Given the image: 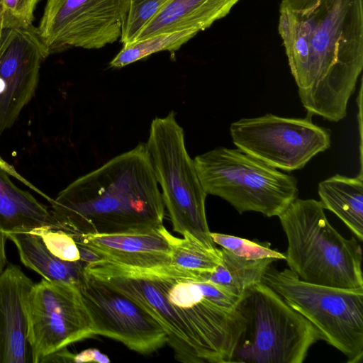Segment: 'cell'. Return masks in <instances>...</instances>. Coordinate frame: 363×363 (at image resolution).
Here are the masks:
<instances>
[{
  "mask_svg": "<svg viewBox=\"0 0 363 363\" xmlns=\"http://www.w3.org/2000/svg\"><path fill=\"white\" fill-rule=\"evenodd\" d=\"M279 33L308 116H347L363 68V0H282Z\"/></svg>",
  "mask_w": 363,
  "mask_h": 363,
  "instance_id": "obj_1",
  "label": "cell"
},
{
  "mask_svg": "<svg viewBox=\"0 0 363 363\" xmlns=\"http://www.w3.org/2000/svg\"><path fill=\"white\" fill-rule=\"evenodd\" d=\"M145 143L77 178L50 199L57 225L77 234H111L163 225L164 204Z\"/></svg>",
  "mask_w": 363,
  "mask_h": 363,
  "instance_id": "obj_2",
  "label": "cell"
},
{
  "mask_svg": "<svg viewBox=\"0 0 363 363\" xmlns=\"http://www.w3.org/2000/svg\"><path fill=\"white\" fill-rule=\"evenodd\" d=\"M278 217L288 243L285 260L298 279L333 287H363L361 245L330 225L320 201L296 198Z\"/></svg>",
  "mask_w": 363,
  "mask_h": 363,
  "instance_id": "obj_3",
  "label": "cell"
},
{
  "mask_svg": "<svg viewBox=\"0 0 363 363\" xmlns=\"http://www.w3.org/2000/svg\"><path fill=\"white\" fill-rule=\"evenodd\" d=\"M244 328L230 363H302L321 333L263 282L238 303Z\"/></svg>",
  "mask_w": 363,
  "mask_h": 363,
  "instance_id": "obj_4",
  "label": "cell"
},
{
  "mask_svg": "<svg viewBox=\"0 0 363 363\" xmlns=\"http://www.w3.org/2000/svg\"><path fill=\"white\" fill-rule=\"evenodd\" d=\"M169 303L188 323L205 362L230 363L244 328L241 298L207 281L208 274L170 264L155 266Z\"/></svg>",
  "mask_w": 363,
  "mask_h": 363,
  "instance_id": "obj_5",
  "label": "cell"
},
{
  "mask_svg": "<svg viewBox=\"0 0 363 363\" xmlns=\"http://www.w3.org/2000/svg\"><path fill=\"white\" fill-rule=\"evenodd\" d=\"M208 194L228 202L239 213L279 216L298 198L296 179L241 151L218 147L194 159Z\"/></svg>",
  "mask_w": 363,
  "mask_h": 363,
  "instance_id": "obj_6",
  "label": "cell"
},
{
  "mask_svg": "<svg viewBox=\"0 0 363 363\" xmlns=\"http://www.w3.org/2000/svg\"><path fill=\"white\" fill-rule=\"evenodd\" d=\"M174 111L155 118L145 143L164 207L174 231L189 234L206 248L216 247L211 237L205 208L207 194L187 152L184 132Z\"/></svg>",
  "mask_w": 363,
  "mask_h": 363,
  "instance_id": "obj_7",
  "label": "cell"
},
{
  "mask_svg": "<svg viewBox=\"0 0 363 363\" xmlns=\"http://www.w3.org/2000/svg\"><path fill=\"white\" fill-rule=\"evenodd\" d=\"M262 282L310 321L324 340L340 351L348 363L363 357V287L345 289L314 284L298 279L290 269L271 267Z\"/></svg>",
  "mask_w": 363,
  "mask_h": 363,
  "instance_id": "obj_8",
  "label": "cell"
},
{
  "mask_svg": "<svg viewBox=\"0 0 363 363\" xmlns=\"http://www.w3.org/2000/svg\"><path fill=\"white\" fill-rule=\"evenodd\" d=\"M311 116L286 118L267 113L231 123L230 134L238 149L277 169H302L330 147V130Z\"/></svg>",
  "mask_w": 363,
  "mask_h": 363,
  "instance_id": "obj_9",
  "label": "cell"
},
{
  "mask_svg": "<svg viewBox=\"0 0 363 363\" xmlns=\"http://www.w3.org/2000/svg\"><path fill=\"white\" fill-rule=\"evenodd\" d=\"M31 363L94 335L93 325L77 286L42 279L25 299Z\"/></svg>",
  "mask_w": 363,
  "mask_h": 363,
  "instance_id": "obj_10",
  "label": "cell"
},
{
  "mask_svg": "<svg viewBox=\"0 0 363 363\" xmlns=\"http://www.w3.org/2000/svg\"><path fill=\"white\" fill-rule=\"evenodd\" d=\"M132 0H47L37 31L49 54L120 40Z\"/></svg>",
  "mask_w": 363,
  "mask_h": 363,
  "instance_id": "obj_11",
  "label": "cell"
},
{
  "mask_svg": "<svg viewBox=\"0 0 363 363\" xmlns=\"http://www.w3.org/2000/svg\"><path fill=\"white\" fill-rule=\"evenodd\" d=\"M86 274L124 294L146 310L164 328L175 359L205 362L194 330L169 303L155 267H142L108 260L86 264Z\"/></svg>",
  "mask_w": 363,
  "mask_h": 363,
  "instance_id": "obj_12",
  "label": "cell"
},
{
  "mask_svg": "<svg viewBox=\"0 0 363 363\" xmlns=\"http://www.w3.org/2000/svg\"><path fill=\"white\" fill-rule=\"evenodd\" d=\"M79 289L94 335L113 339L143 354L167 343V334L160 323L124 294L85 272Z\"/></svg>",
  "mask_w": 363,
  "mask_h": 363,
  "instance_id": "obj_13",
  "label": "cell"
},
{
  "mask_svg": "<svg viewBox=\"0 0 363 363\" xmlns=\"http://www.w3.org/2000/svg\"><path fill=\"white\" fill-rule=\"evenodd\" d=\"M36 28L0 21V136L34 96L49 55Z\"/></svg>",
  "mask_w": 363,
  "mask_h": 363,
  "instance_id": "obj_14",
  "label": "cell"
},
{
  "mask_svg": "<svg viewBox=\"0 0 363 363\" xmlns=\"http://www.w3.org/2000/svg\"><path fill=\"white\" fill-rule=\"evenodd\" d=\"M69 233L77 242L94 250L101 260L142 267L170 263L172 235L163 225L111 234Z\"/></svg>",
  "mask_w": 363,
  "mask_h": 363,
  "instance_id": "obj_15",
  "label": "cell"
},
{
  "mask_svg": "<svg viewBox=\"0 0 363 363\" xmlns=\"http://www.w3.org/2000/svg\"><path fill=\"white\" fill-rule=\"evenodd\" d=\"M33 284L13 264L0 276V363H31L25 299Z\"/></svg>",
  "mask_w": 363,
  "mask_h": 363,
  "instance_id": "obj_16",
  "label": "cell"
},
{
  "mask_svg": "<svg viewBox=\"0 0 363 363\" xmlns=\"http://www.w3.org/2000/svg\"><path fill=\"white\" fill-rule=\"evenodd\" d=\"M239 1L170 0L145 23L134 42L184 30L199 33L227 16Z\"/></svg>",
  "mask_w": 363,
  "mask_h": 363,
  "instance_id": "obj_17",
  "label": "cell"
},
{
  "mask_svg": "<svg viewBox=\"0 0 363 363\" xmlns=\"http://www.w3.org/2000/svg\"><path fill=\"white\" fill-rule=\"evenodd\" d=\"M0 158V230L30 231L57 223L50 210L28 191L16 186Z\"/></svg>",
  "mask_w": 363,
  "mask_h": 363,
  "instance_id": "obj_18",
  "label": "cell"
},
{
  "mask_svg": "<svg viewBox=\"0 0 363 363\" xmlns=\"http://www.w3.org/2000/svg\"><path fill=\"white\" fill-rule=\"evenodd\" d=\"M5 234L16 246L21 262L43 279L66 282L78 287L82 283L86 263L59 259L47 249L38 235L30 231Z\"/></svg>",
  "mask_w": 363,
  "mask_h": 363,
  "instance_id": "obj_19",
  "label": "cell"
},
{
  "mask_svg": "<svg viewBox=\"0 0 363 363\" xmlns=\"http://www.w3.org/2000/svg\"><path fill=\"white\" fill-rule=\"evenodd\" d=\"M324 208L335 213L360 242L363 239V174L354 177L335 174L318 184Z\"/></svg>",
  "mask_w": 363,
  "mask_h": 363,
  "instance_id": "obj_20",
  "label": "cell"
},
{
  "mask_svg": "<svg viewBox=\"0 0 363 363\" xmlns=\"http://www.w3.org/2000/svg\"><path fill=\"white\" fill-rule=\"evenodd\" d=\"M220 250L221 262L213 272L208 274L207 281L240 298L250 287L262 282L265 272L275 261L272 258L247 259L224 248Z\"/></svg>",
  "mask_w": 363,
  "mask_h": 363,
  "instance_id": "obj_21",
  "label": "cell"
},
{
  "mask_svg": "<svg viewBox=\"0 0 363 363\" xmlns=\"http://www.w3.org/2000/svg\"><path fill=\"white\" fill-rule=\"evenodd\" d=\"M197 33L199 32L194 30L164 33L123 45L121 51L110 62V66L122 68L156 52L176 51Z\"/></svg>",
  "mask_w": 363,
  "mask_h": 363,
  "instance_id": "obj_22",
  "label": "cell"
},
{
  "mask_svg": "<svg viewBox=\"0 0 363 363\" xmlns=\"http://www.w3.org/2000/svg\"><path fill=\"white\" fill-rule=\"evenodd\" d=\"M182 236L171 237L169 264L199 273L213 272L221 262V250L208 249L189 234Z\"/></svg>",
  "mask_w": 363,
  "mask_h": 363,
  "instance_id": "obj_23",
  "label": "cell"
},
{
  "mask_svg": "<svg viewBox=\"0 0 363 363\" xmlns=\"http://www.w3.org/2000/svg\"><path fill=\"white\" fill-rule=\"evenodd\" d=\"M213 242L234 255L247 259H262L272 258L275 260L285 259L284 254L270 247L267 242H256L233 235L211 233Z\"/></svg>",
  "mask_w": 363,
  "mask_h": 363,
  "instance_id": "obj_24",
  "label": "cell"
},
{
  "mask_svg": "<svg viewBox=\"0 0 363 363\" xmlns=\"http://www.w3.org/2000/svg\"><path fill=\"white\" fill-rule=\"evenodd\" d=\"M30 232L38 235L47 249L59 259L69 262L81 261L75 240L57 223L38 228Z\"/></svg>",
  "mask_w": 363,
  "mask_h": 363,
  "instance_id": "obj_25",
  "label": "cell"
},
{
  "mask_svg": "<svg viewBox=\"0 0 363 363\" xmlns=\"http://www.w3.org/2000/svg\"><path fill=\"white\" fill-rule=\"evenodd\" d=\"M170 0H132L121 37L123 45L135 41L145 23Z\"/></svg>",
  "mask_w": 363,
  "mask_h": 363,
  "instance_id": "obj_26",
  "label": "cell"
},
{
  "mask_svg": "<svg viewBox=\"0 0 363 363\" xmlns=\"http://www.w3.org/2000/svg\"><path fill=\"white\" fill-rule=\"evenodd\" d=\"M40 0H1L0 21L13 26L32 25L34 12Z\"/></svg>",
  "mask_w": 363,
  "mask_h": 363,
  "instance_id": "obj_27",
  "label": "cell"
},
{
  "mask_svg": "<svg viewBox=\"0 0 363 363\" xmlns=\"http://www.w3.org/2000/svg\"><path fill=\"white\" fill-rule=\"evenodd\" d=\"M7 240L6 234L0 230V276L9 264L6 251V243Z\"/></svg>",
  "mask_w": 363,
  "mask_h": 363,
  "instance_id": "obj_28",
  "label": "cell"
},
{
  "mask_svg": "<svg viewBox=\"0 0 363 363\" xmlns=\"http://www.w3.org/2000/svg\"><path fill=\"white\" fill-rule=\"evenodd\" d=\"M1 12H2L1 0H0V18L1 16Z\"/></svg>",
  "mask_w": 363,
  "mask_h": 363,
  "instance_id": "obj_29",
  "label": "cell"
}]
</instances>
